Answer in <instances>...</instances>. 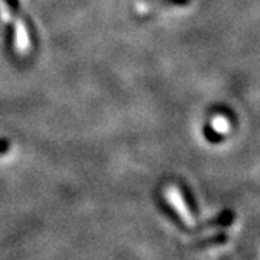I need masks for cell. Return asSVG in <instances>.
<instances>
[{"label":"cell","mask_w":260,"mask_h":260,"mask_svg":"<svg viewBox=\"0 0 260 260\" xmlns=\"http://www.w3.org/2000/svg\"><path fill=\"white\" fill-rule=\"evenodd\" d=\"M0 6H2V19L3 20H9L12 22L10 25L13 26V42L15 48L19 52H25L29 47V37L28 30L25 28V22L20 16V6H19V0H0Z\"/></svg>","instance_id":"obj_1"},{"label":"cell","mask_w":260,"mask_h":260,"mask_svg":"<svg viewBox=\"0 0 260 260\" xmlns=\"http://www.w3.org/2000/svg\"><path fill=\"white\" fill-rule=\"evenodd\" d=\"M191 3V0H140L136 5L138 13H150L153 10L175 9V8H185Z\"/></svg>","instance_id":"obj_2"},{"label":"cell","mask_w":260,"mask_h":260,"mask_svg":"<svg viewBox=\"0 0 260 260\" xmlns=\"http://www.w3.org/2000/svg\"><path fill=\"white\" fill-rule=\"evenodd\" d=\"M236 214L233 213L232 210H224L223 213L218 214L213 221H210V225H218V227H229L234 223Z\"/></svg>","instance_id":"obj_3"},{"label":"cell","mask_w":260,"mask_h":260,"mask_svg":"<svg viewBox=\"0 0 260 260\" xmlns=\"http://www.w3.org/2000/svg\"><path fill=\"white\" fill-rule=\"evenodd\" d=\"M204 135L207 140L213 142V143H218V142H223V133L217 129L214 124H205L204 127Z\"/></svg>","instance_id":"obj_4"},{"label":"cell","mask_w":260,"mask_h":260,"mask_svg":"<svg viewBox=\"0 0 260 260\" xmlns=\"http://www.w3.org/2000/svg\"><path fill=\"white\" fill-rule=\"evenodd\" d=\"M227 234H224V233H218V234H215L214 237H211V239H207V240H204V244L203 246H213V244H224V243L227 242Z\"/></svg>","instance_id":"obj_5"},{"label":"cell","mask_w":260,"mask_h":260,"mask_svg":"<svg viewBox=\"0 0 260 260\" xmlns=\"http://www.w3.org/2000/svg\"><path fill=\"white\" fill-rule=\"evenodd\" d=\"M10 152V143L6 140H0V156H5Z\"/></svg>","instance_id":"obj_6"}]
</instances>
